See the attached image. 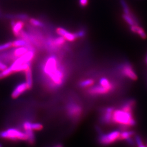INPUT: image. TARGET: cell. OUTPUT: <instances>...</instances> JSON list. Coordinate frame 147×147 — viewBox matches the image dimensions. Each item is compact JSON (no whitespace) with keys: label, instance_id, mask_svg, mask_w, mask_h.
<instances>
[{"label":"cell","instance_id":"cell-11","mask_svg":"<svg viewBox=\"0 0 147 147\" xmlns=\"http://www.w3.org/2000/svg\"><path fill=\"white\" fill-rule=\"evenodd\" d=\"M22 128L25 130H32L33 131L42 130L44 126L42 123L38 122H32L30 121H25L22 124Z\"/></svg>","mask_w":147,"mask_h":147},{"label":"cell","instance_id":"cell-1","mask_svg":"<svg viewBox=\"0 0 147 147\" xmlns=\"http://www.w3.org/2000/svg\"><path fill=\"white\" fill-rule=\"evenodd\" d=\"M39 67L41 81L48 90L56 91L65 84L68 70L56 55H49L43 58Z\"/></svg>","mask_w":147,"mask_h":147},{"label":"cell","instance_id":"cell-13","mask_svg":"<svg viewBox=\"0 0 147 147\" xmlns=\"http://www.w3.org/2000/svg\"><path fill=\"white\" fill-rule=\"evenodd\" d=\"M3 18L5 19L11 20H21L27 21L30 19V16L26 13H18V14H5L3 15Z\"/></svg>","mask_w":147,"mask_h":147},{"label":"cell","instance_id":"cell-19","mask_svg":"<svg viewBox=\"0 0 147 147\" xmlns=\"http://www.w3.org/2000/svg\"><path fill=\"white\" fill-rule=\"evenodd\" d=\"M29 21H30V23L31 24V25L33 26L40 27L42 28H44L45 27V24L42 22V21H40L36 19L30 18Z\"/></svg>","mask_w":147,"mask_h":147},{"label":"cell","instance_id":"cell-21","mask_svg":"<svg viewBox=\"0 0 147 147\" xmlns=\"http://www.w3.org/2000/svg\"><path fill=\"white\" fill-rule=\"evenodd\" d=\"M13 73L11 68L9 67H7L5 69L0 72V80L4 79V78H5L10 76L11 74H12Z\"/></svg>","mask_w":147,"mask_h":147},{"label":"cell","instance_id":"cell-27","mask_svg":"<svg viewBox=\"0 0 147 147\" xmlns=\"http://www.w3.org/2000/svg\"><path fill=\"white\" fill-rule=\"evenodd\" d=\"M3 18V15L2 11H1V9H0V19H2Z\"/></svg>","mask_w":147,"mask_h":147},{"label":"cell","instance_id":"cell-25","mask_svg":"<svg viewBox=\"0 0 147 147\" xmlns=\"http://www.w3.org/2000/svg\"><path fill=\"white\" fill-rule=\"evenodd\" d=\"M88 0H79V5L80 7L84 8L88 5Z\"/></svg>","mask_w":147,"mask_h":147},{"label":"cell","instance_id":"cell-20","mask_svg":"<svg viewBox=\"0 0 147 147\" xmlns=\"http://www.w3.org/2000/svg\"><path fill=\"white\" fill-rule=\"evenodd\" d=\"M120 2H121V5L123 7L124 14H126V15H128V16H134V14L132 13L131 11H130V8L127 5V4L126 3V1L125 0H121Z\"/></svg>","mask_w":147,"mask_h":147},{"label":"cell","instance_id":"cell-12","mask_svg":"<svg viewBox=\"0 0 147 147\" xmlns=\"http://www.w3.org/2000/svg\"><path fill=\"white\" fill-rule=\"evenodd\" d=\"M11 27L14 35L16 37H18L20 32L22 30L25 26V22L21 20L15 21L14 20L11 22Z\"/></svg>","mask_w":147,"mask_h":147},{"label":"cell","instance_id":"cell-26","mask_svg":"<svg viewBox=\"0 0 147 147\" xmlns=\"http://www.w3.org/2000/svg\"><path fill=\"white\" fill-rule=\"evenodd\" d=\"M53 147H63V146L61 144H57Z\"/></svg>","mask_w":147,"mask_h":147},{"label":"cell","instance_id":"cell-30","mask_svg":"<svg viewBox=\"0 0 147 147\" xmlns=\"http://www.w3.org/2000/svg\"></svg>","mask_w":147,"mask_h":147},{"label":"cell","instance_id":"cell-29","mask_svg":"<svg viewBox=\"0 0 147 147\" xmlns=\"http://www.w3.org/2000/svg\"><path fill=\"white\" fill-rule=\"evenodd\" d=\"M0 147H2V145L1 144V143H0Z\"/></svg>","mask_w":147,"mask_h":147},{"label":"cell","instance_id":"cell-22","mask_svg":"<svg viewBox=\"0 0 147 147\" xmlns=\"http://www.w3.org/2000/svg\"><path fill=\"white\" fill-rule=\"evenodd\" d=\"M135 141L136 143L137 147H147V146H145L143 143L141 137L139 135H135Z\"/></svg>","mask_w":147,"mask_h":147},{"label":"cell","instance_id":"cell-15","mask_svg":"<svg viewBox=\"0 0 147 147\" xmlns=\"http://www.w3.org/2000/svg\"><path fill=\"white\" fill-rule=\"evenodd\" d=\"M130 30L132 33L137 34L138 36H140L143 39H146L147 38V34L146 33L144 30L139 25H132L130 27Z\"/></svg>","mask_w":147,"mask_h":147},{"label":"cell","instance_id":"cell-23","mask_svg":"<svg viewBox=\"0 0 147 147\" xmlns=\"http://www.w3.org/2000/svg\"><path fill=\"white\" fill-rule=\"evenodd\" d=\"M11 47H12V42H6V43L3 44H1L0 45V51L7 50Z\"/></svg>","mask_w":147,"mask_h":147},{"label":"cell","instance_id":"cell-14","mask_svg":"<svg viewBox=\"0 0 147 147\" xmlns=\"http://www.w3.org/2000/svg\"><path fill=\"white\" fill-rule=\"evenodd\" d=\"M96 81L93 78H86L81 79L78 82V86L80 89L85 90L93 86L95 84Z\"/></svg>","mask_w":147,"mask_h":147},{"label":"cell","instance_id":"cell-5","mask_svg":"<svg viewBox=\"0 0 147 147\" xmlns=\"http://www.w3.org/2000/svg\"><path fill=\"white\" fill-rule=\"evenodd\" d=\"M121 130H115L107 134L99 133L98 138V141L101 146H107L120 141Z\"/></svg>","mask_w":147,"mask_h":147},{"label":"cell","instance_id":"cell-16","mask_svg":"<svg viewBox=\"0 0 147 147\" xmlns=\"http://www.w3.org/2000/svg\"><path fill=\"white\" fill-rule=\"evenodd\" d=\"M25 78H26V83L28 90H31L33 87V74L31 67L25 71Z\"/></svg>","mask_w":147,"mask_h":147},{"label":"cell","instance_id":"cell-8","mask_svg":"<svg viewBox=\"0 0 147 147\" xmlns=\"http://www.w3.org/2000/svg\"><path fill=\"white\" fill-rule=\"evenodd\" d=\"M99 84L105 87L106 89L110 90L112 94L115 92L117 90V84L112 81H111L109 79L105 77H102L99 81Z\"/></svg>","mask_w":147,"mask_h":147},{"label":"cell","instance_id":"cell-6","mask_svg":"<svg viewBox=\"0 0 147 147\" xmlns=\"http://www.w3.org/2000/svg\"><path fill=\"white\" fill-rule=\"evenodd\" d=\"M118 70L121 75L131 81H136L138 77L130 63L125 62L119 65Z\"/></svg>","mask_w":147,"mask_h":147},{"label":"cell","instance_id":"cell-24","mask_svg":"<svg viewBox=\"0 0 147 147\" xmlns=\"http://www.w3.org/2000/svg\"><path fill=\"white\" fill-rule=\"evenodd\" d=\"M77 38H83L86 36V31L84 29H81L75 33Z\"/></svg>","mask_w":147,"mask_h":147},{"label":"cell","instance_id":"cell-7","mask_svg":"<svg viewBox=\"0 0 147 147\" xmlns=\"http://www.w3.org/2000/svg\"><path fill=\"white\" fill-rule=\"evenodd\" d=\"M115 107L113 106L106 107L102 109L100 111V123L104 125H111L112 119L113 111Z\"/></svg>","mask_w":147,"mask_h":147},{"label":"cell","instance_id":"cell-4","mask_svg":"<svg viewBox=\"0 0 147 147\" xmlns=\"http://www.w3.org/2000/svg\"><path fill=\"white\" fill-rule=\"evenodd\" d=\"M0 138L12 141H26L27 137L25 132L15 127H10L0 131Z\"/></svg>","mask_w":147,"mask_h":147},{"label":"cell","instance_id":"cell-28","mask_svg":"<svg viewBox=\"0 0 147 147\" xmlns=\"http://www.w3.org/2000/svg\"><path fill=\"white\" fill-rule=\"evenodd\" d=\"M145 61H146V63H147V57H146V60H145Z\"/></svg>","mask_w":147,"mask_h":147},{"label":"cell","instance_id":"cell-18","mask_svg":"<svg viewBox=\"0 0 147 147\" xmlns=\"http://www.w3.org/2000/svg\"><path fill=\"white\" fill-rule=\"evenodd\" d=\"M28 48L25 47H17L12 49V51L13 53L14 56L16 57V59L21 57L23 55L28 51Z\"/></svg>","mask_w":147,"mask_h":147},{"label":"cell","instance_id":"cell-2","mask_svg":"<svg viewBox=\"0 0 147 147\" xmlns=\"http://www.w3.org/2000/svg\"><path fill=\"white\" fill-rule=\"evenodd\" d=\"M136 101L134 99H127L124 101L118 109L113 111L112 123L119 127V130H129L135 126L137 123L134 116Z\"/></svg>","mask_w":147,"mask_h":147},{"label":"cell","instance_id":"cell-9","mask_svg":"<svg viewBox=\"0 0 147 147\" xmlns=\"http://www.w3.org/2000/svg\"><path fill=\"white\" fill-rule=\"evenodd\" d=\"M27 90H28V88L26 82H20L17 84L11 93V97L13 99H17L21 95L24 93Z\"/></svg>","mask_w":147,"mask_h":147},{"label":"cell","instance_id":"cell-10","mask_svg":"<svg viewBox=\"0 0 147 147\" xmlns=\"http://www.w3.org/2000/svg\"><path fill=\"white\" fill-rule=\"evenodd\" d=\"M56 32L59 36L64 38L68 42H74L77 39L75 33H71L68 31L63 27H58L56 29Z\"/></svg>","mask_w":147,"mask_h":147},{"label":"cell","instance_id":"cell-3","mask_svg":"<svg viewBox=\"0 0 147 147\" xmlns=\"http://www.w3.org/2000/svg\"><path fill=\"white\" fill-rule=\"evenodd\" d=\"M65 113L70 121L78 123L83 116V105L79 100L70 99L65 105Z\"/></svg>","mask_w":147,"mask_h":147},{"label":"cell","instance_id":"cell-17","mask_svg":"<svg viewBox=\"0 0 147 147\" xmlns=\"http://www.w3.org/2000/svg\"><path fill=\"white\" fill-rule=\"evenodd\" d=\"M25 133L27 137L26 142L30 145H34L36 142V135L34 133V131L32 130H25Z\"/></svg>","mask_w":147,"mask_h":147}]
</instances>
